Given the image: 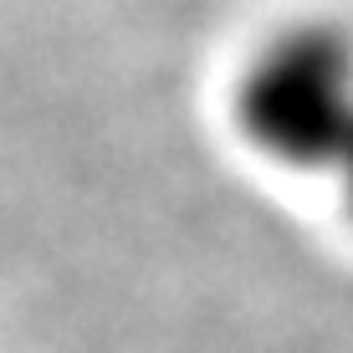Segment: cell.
Listing matches in <instances>:
<instances>
[{"instance_id": "cell-1", "label": "cell", "mask_w": 353, "mask_h": 353, "mask_svg": "<svg viewBox=\"0 0 353 353\" xmlns=\"http://www.w3.org/2000/svg\"><path fill=\"white\" fill-rule=\"evenodd\" d=\"M241 133L276 164L333 169L353 133V41L297 26L266 41L236 92Z\"/></svg>"}, {"instance_id": "cell-2", "label": "cell", "mask_w": 353, "mask_h": 353, "mask_svg": "<svg viewBox=\"0 0 353 353\" xmlns=\"http://www.w3.org/2000/svg\"><path fill=\"white\" fill-rule=\"evenodd\" d=\"M333 174H338V185H343V205H348V215H353V133L343 139V149H338Z\"/></svg>"}]
</instances>
